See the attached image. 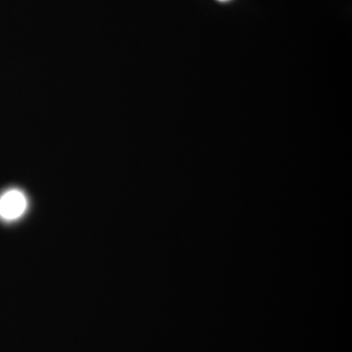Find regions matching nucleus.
I'll list each match as a JSON object with an SVG mask.
<instances>
[{
  "label": "nucleus",
  "instance_id": "obj_1",
  "mask_svg": "<svg viewBox=\"0 0 352 352\" xmlns=\"http://www.w3.org/2000/svg\"><path fill=\"white\" fill-rule=\"evenodd\" d=\"M27 208V197L20 190H8L0 197V217L7 221L20 219Z\"/></svg>",
  "mask_w": 352,
  "mask_h": 352
},
{
  "label": "nucleus",
  "instance_id": "obj_2",
  "mask_svg": "<svg viewBox=\"0 0 352 352\" xmlns=\"http://www.w3.org/2000/svg\"><path fill=\"white\" fill-rule=\"evenodd\" d=\"M219 1L224 2V1H228V0H219Z\"/></svg>",
  "mask_w": 352,
  "mask_h": 352
}]
</instances>
